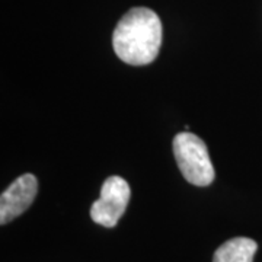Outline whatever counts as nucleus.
Returning a JSON list of instances; mask_svg holds the SVG:
<instances>
[{
    "mask_svg": "<svg viewBox=\"0 0 262 262\" xmlns=\"http://www.w3.org/2000/svg\"><path fill=\"white\" fill-rule=\"evenodd\" d=\"M162 22L147 8H133L117 24L113 35L115 54L131 66L150 64L159 54Z\"/></svg>",
    "mask_w": 262,
    "mask_h": 262,
    "instance_id": "f257e3e1",
    "label": "nucleus"
},
{
    "mask_svg": "<svg viewBox=\"0 0 262 262\" xmlns=\"http://www.w3.org/2000/svg\"><path fill=\"white\" fill-rule=\"evenodd\" d=\"M173 155L181 173L189 184L207 187L214 181V166L204 141L192 133H179L173 139Z\"/></svg>",
    "mask_w": 262,
    "mask_h": 262,
    "instance_id": "f03ea898",
    "label": "nucleus"
},
{
    "mask_svg": "<svg viewBox=\"0 0 262 262\" xmlns=\"http://www.w3.org/2000/svg\"><path fill=\"white\" fill-rule=\"evenodd\" d=\"M130 185L120 177H110L102 184L101 196L91 207V219L103 227H115L130 201Z\"/></svg>",
    "mask_w": 262,
    "mask_h": 262,
    "instance_id": "7ed1b4c3",
    "label": "nucleus"
},
{
    "mask_svg": "<svg viewBox=\"0 0 262 262\" xmlns=\"http://www.w3.org/2000/svg\"><path fill=\"white\" fill-rule=\"evenodd\" d=\"M38 192V181L32 173L16 178L0 196V223L6 225L25 213Z\"/></svg>",
    "mask_w": 262,
    "mask_h": 262,
    "instance_id": "20e7f679",
    "label": "nucleus"
},
{
    "mask_svg": "<svg viewBox=\"0 0 262 262\" xmlns=\"http://www.w3.org/2000/svg\"><path fill=\"white\" fill-rule=\"evenodd\" d=\"M258 245L249 237H233L222 245L213 256V262H252Z\"/></svg>",
    "mask_w": 262,
    "mask_h": 262,
    "instance_id": "39448f33",
    "label": "nucleus"
}]
</instances>
